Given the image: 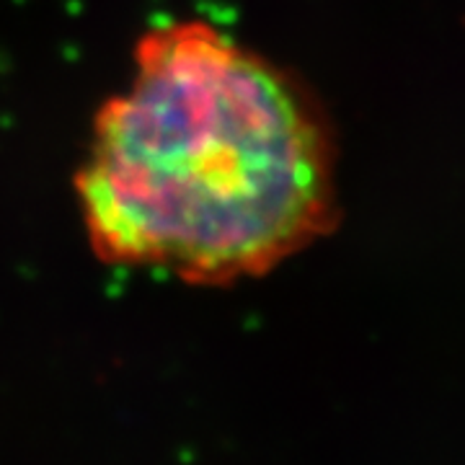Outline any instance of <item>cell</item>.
<instances>
[{"instance_id": "cell-1", "label": "cell", "mask_w": 465, "mask_h": 465, "mask_svg": "<svg viewBox=\"0 0 465 465\" xmlns=\"http://www.w3.org/2000/svg\"><path fill=\"white\" fill-rule=\"evenodd\" d=\"M104 264L223 287L264 277L339 220L336 145L298 78L202 18L137 39L75 171Z\"/></svg>"}]
</instances>
